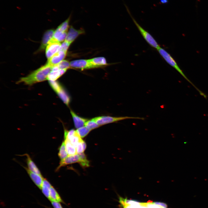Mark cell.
<instances>
[{
  "instance_id": "obj_1",
  "label": "cell",
  "mask_w": 208,
  "mask_h": 208,
  "mask_svg": "<svg viewBox=\"0 0 208 208\" xmlns=\"http://www.w3.org/2000/svg\"><path fill=\"white\" fill-rule=\"evenodd\" d=\"M53 67L47 63L44 65L32 72L27 76L21 78L18 83H23L31 86L37 83L47 80L49 74Z\"/></svg>"
},
{
  "instance_id": "obj_2",
  "label": "cell",
  "mask_w": 208,
  "mask_h": 208,
  "mask_svg": "<svg viewBox=\"0 0 208 208\" xmlns=\"http://www.w3.org/2000/svg\"><path fill=\"white\" fill-rule=\"evenodd\" d=\"M126 10L131 18L133 22L140 33L147 42L152 47L158 49L160 47L153 37L147 31L142 27L137 22L132 15L128 7L124 4Z\"/></svg>"
},
{
  "instance_id": "obj_3",
  "label": "cell",
  "mask_w": 208,
  "mask_h": 208,
  "mask_svg": "<svg viewBox=\"0 0 208 208\" xmlns=\"http://www.w3.org/2000/svg\"><path fill=\"white\" fill-rule=\"evenodd\" d=\"M157 50L161 56L168 64L179 72L183 77L192 85L196 89H197L198 88L194 85L187 78L182 70L180 68L175 60L167 51L160 47Z\"/></svg>"
},
{
  "instance_id": "obj_4",
  "label": "cell",
  "mask_w": 208,
  "mask_h": 208,
  "mask_svg": "<svg viewBox=\"0 0 208 208\" xmlns=\"http://www.w3.org/2000/svg\"><path fill=\"white\" fill-rule=\"evenodd\" d=\"M138 119L144 120V118L140 117L128 116L118 117L103 116L94 118L91 120L99 125H102L127 119Z\"/></svg>"
},
{
  "instance_id": "obj_5",
  "label": "cell",
  "mask_w": 208,
  "mask_h": 208,
  "mask_svg": "<svg viewBox=\"0 0 208 208\" xmlns=\"http://www.w3.org/2000/svg\"><path fill=\"white\" fill-rule=\"evenodd\" d=\"M60 42H49L46 50V57L49 60L55 53L59 51L61 46Z\"/></svg>"
},
{
  "instance_id": "obj_6",
  "label": "cell",
  "mask_w": 208,
  "mask_h": 208,
  "mask_svg": "<svg viewBox=\"0 0 208 208\" xmlns=\"http://www.w3.org/2000/svg\"><path fill=\"white\" fill-rule=\"evenodd\" d=\"M53 29H50L47 31L43 36L40 46L37 51V53L43 51L47 46L49 41L52 38L54 33Z\"/></svg>"
},
{
  "instance_id": "obj_7",
  "label": "cell",
  "mask_w": 208,
  "mask_h": 208,
  "mask_svg": "<svg viewBox=\"0 0 208 208\" xmlns=\"http://www.w3.org/2000/svg\"><path fill=\"white\" fill-rule=\"evenodd\" d=\"M66 53V52L63 51H58L48 60L47 63L52 67L57 65L64 59Z\"/></svg>"
},
{
  "instance_id": "obj_8",
  "label": "cell",
  "mask_w": 208,
  "mask_h": 208,
  "mask_svg": "<svg viewBox=\"0 0 208 208\" xmlns=\"http://www.w3.org/2000/svg\"><path fill=\"white\" fill-rule=\"evenodd\" d=\"M80 157L78 154L72 155H68L66 158L61 160L60 164L56 169L58 170L62 167L75 163L79 162Z\"/></svg>"
},
{
  "instance_id": "obj_9",
  "label": "cell",
  "mask_w": 208,
  "mask_h": 208,
  "mask_svg": "<svg viewBox=\"0 0 208 208\" xmlns=\"http://www.w3.org/2000/svg\"><path fill=\"white\" fill-rule=\"evenodd\" d=\"M71 67L84 69L92 68L88 60H80L73 61L70 63Z\"/></svg>"
},
{
  "instance_id": "obj_10",
  "label": "cell",
  "mask_w": 208,
  "mask_h": 208,
  "mask_svg": "<svg viewBox=\"0 0 208 208\" xmlns=\"http://www.w3.org/2000/svg\"><path fill=\"white\" fill-rule=\"evenodd\" d=\"M66 70L60 69L56 65L53 66L51 71L48 75L47 80L49 81H55L63 75Z\"/></svg>"
},
{
  "instance_id": "obj_11",
  "label": "cell",
  "mask_w": 208,
  "mask_h": 208,
  "mask_svg": "<svg viewBox=\"0 0 208 208\" xmlns=\"http://www.w3.org/2000/svg\"><path fill=\"white\" fill-rule=\"evenodd\" d=\"M83 32V30H76L71 26L67 34L65 41L71 44L79 35Z\"/></svg>"
},
{
  "instance_id": "obj_12",
  "label": "cell",
  "mask_w": 208,
  "mask_h": 208,
  "mask_svg": "<svg viewBox=\"0 0 208 208\" xmlns=\"http://www.w3.org/2000/svg\"><path fill=\"white\" fill-rule=\"evenodd\" d=\"M25 168L34 183L38 187L41 189L44 179L41 175L34 172L30 171L28 168L26 167Z\"/></svg>"
},
{
  "instance_id": "obj_13",
  "label": "cell",
  "mask_w": 208,
  "mask_h": 208,
  "mask_svg": "<svg viewBox=\"0 0 208 208\" xmlns=\"http://www.w3.org/2000/svg\"><path fill=\"white\" fill-rule=\"evenodd\" d=\"M92 68L101 67L107 64L105 59L103 57H99L88 60Z\"/></svg>"
},
{
  "instance_id": "obj_14",
  "label": "cell",
  "mask_w": 208,
  "mask_h": 208,
  "mask_svg": "<svg viewBox=\"0 0 208 208\" xmlns=\"http://www.w3.org/2000/svg\"><path fill=\"white\" fill-rule=\"evenodd\" d=\"M67 32L63 31L58 28L55 31L53 36L49 42H60L63 41L66 39Z\"/></svg>"
},
{
  "instance_id": "obj_15",
  "label": "cell",
  "mask_w": 208,
  "mask_h": 208,
  "mask_svg": "<svg viewBox=\"0 0 208 208\" xmlns=\"http://www.w3.org/2000/svg\"><path fill=\"white\" fill-rule=\"evenodd\" d=\"M70 113L72 116L75 127L77 129L83 126L85 123L88 120L86 119L78 116L72 110L70 111Z\"/></svg>"
},
{
  "instance_id": "obj_16",
  "label": "cell",
  "mask_w": 208,
  "mask_h": 208,
  "mask_svg": "<svg viewBox=\"0 0 208 208\" xmlns=\"http://www.w3.org/2000/svg\"><path fill=\"white\" fill-rule=\"evenodd\" d=\"M25 155L27 157L26 161L28 169L34 172L39 174L41 175L40 171L29 155L26 154Z\"/></svg>"
},
{
  "instance_id": "obj_17",
  "label": "cell",
  "mask_w": 208,
  "mask_h": 208,
  "mask_svg": "<svg viewBox=\"0 0 208 208\" xmlns=\"http://www.w3.org/2000/svg\"><path fill=\"white\" fill-rule=\"evenodd\" d=\"M64 141L68 155H72L77 154L76 147L68 140L64 139Z\"/></svg>"
},
{
  "instance_id": "obj_18",
  "label": "cell",
  "mask_w": 208,
  "mask_h": 208,
  "mask_svg": "<svg viewBox=\"0 0 208 208\" xmlns=\"http://www.w3.org/2000/svg\"><path fill=\"white\" fill-rule=\"evenodd\" d=\"M49 199L51 201L62 202V200L60 195L54 188L52 186L50 189Z\"/></svg>"
},
{
  "instance_id": "obj_19",
  "label": "cell",
  "mask_w": 208,
  "mask_h": 208,
  "mask_svg": "<svg viewBox=\"0 0 208 208\" xmlns=\"http://www.w3.org/2000/svg\"><path fill=\"white\" fill-rule=\"evenodd\" d=\"M56 93L63 102L66 105H68L70 102V98L62 88V87Z\"/></svg>"
},
{
  "instance_id": "obj_20",
  "label": "cell",
  "mask_w": 208,
  "mask_h": 208,
  "mask_svg": "<svg viewBox=\"0 0 208 208\" xmlns=\"http://www.w3.org/2000/svg\"><path fill=\"white\" fill-rule=\"evenodd\" d=\"M66 139L68 140L75 147L80 142L83 140L76 131L73 135L64 139Z\"/></svg>"
},
{
  "instance_id": "obj_21",
  "label": "cell",
  "mask_w": 208,
  "mask_h": 208,
  "mask_svg": "<svg viewBox=\"0 0 208 208\" xmlns=\"http://www.w3.org/2000/svg\"><path fill=\"white\" fill-rule=\"evenodd\" d=\"M51 187L50 183L46 179H43L41 189L43 194L49 199V198L50 189Z\"/></svg>"
},
{
  "instance_id": "obj_22",
  "label": "cell",
  "mask_w": 208,
  "mask_h": 208,
  "mask_svg": "<svg viewBox=\"0 0 208 208\" xmlns=\"http://www.w3.org/2000/svg\"><path fill=\"white\" fill-rule=\"evenodd\" d=\"M77 154L80 157V161L79 163L81 166L83 168L89 167L90 166L89 161L87 159L85 153L83 152Z\"/></svg>"
},
{
  "instance_id": "obj_23",
  "label": "cell",
  "mask_w": 208,
  "mask_h": 208,
  "mask_svg": "<svg viewBox=\"0 0 208 208\" xmlns=\"http://www.w3.org/2000/svg\"><path fill=\"white\" fill-rule=\"evenodd\" d=\"M58 155L61 160L64 159L68 156L64 141L62 142L59 148Z\"/></svg>"
},
{
  "instance_id": "obj_24",
  "label": "cell",
  "mask_w": 208,
  "mask_h": 208,
  "mask_svg": "<svg viewBox=\"0 0 208 208\" xmlns=\"http://www.w3.org/2000/svg\"><path fill=\"white\" fill-rule=\"evenodd\" d=\"M91 130L85 126L79 128L76 130L77 132L81 138L86 136Z\"/></svg>"
},
{
  "instance_id": "obj_25",
  "label": "cell",
  "mask_w": 208,
  "mask_h": 208,
  "mask_svg": "<svg viewBox=\"0 0 208 208\" xmlns=\"http://www.w3.org/2000/svg\"><path fill=\"white\" fill-rule=\"evenodd\" d=\"M70 17V15L66 20L62 23L57 28L63 31L67 32L69 27V23Z\"/></svg>"
},
{
  "instance_id": "obj_26",
  "label": "cell",
  "mask_w": 208,
  "mask_h": 208,
  "mask_svg": "<svg viewBox=\"0 0 208 208\" xmlns=\"http://www.w3.org/2000/svg\"><path fill=\"white\" fill-rule=\"evenodd\" d=\"M84 126L88 128L90 130L98 128L100 126L95 122L92 120H88L85 123Z\"/></svg>"
},
{
  "instance_id": "obj_27",
  "label": "cell",
  "mask_w": 208,
  "mask_h": 208,
  "mask_svg": "<svg viewBox=\"0 0 208 208\" xmlns=\"http://www.w3.org/2000/svg\"><path fill=\"white\" fill-rule=\"evenodd\" d=\"M86 147V145L84 141L83 140L80 142L76 146L77 153H80L83 152Z\"/></svg>"
},
{
  "instance_id": "obj_28",
  "label": "cell",
  "mask_w": 208,
  "mask_h": 208,
  "mask_svg": "<svg viewBox=\"0 0 208 208\" xmlns=\"http://www.w3.org/2000/svg\"><path fill=\"white\" fill-rule=\"evenodd\" d=\"M60 69H66L69 68L70 63L66 60H63L56 65Z\"/></svg>"
},
{
  "instance_id": "obj_29",
  "label": "cell",
  "mask_w": 208,
  "mask_h": 208,
  "mask_svg": "<svg viewBox=\"0 0 208 208\" xmlns=\"http://www.w3.org/2000/svg\"><path fill=\"white\" fill-rule=\"evenodd\" d=\"M49 83L53 90L57 93L62 88L60 84L55 81H49Z\"/></svg>"
},
{
  "instance_id": "obj_30",
  "label": "cell",
  "mask_w": 208,
  "mask_h": 208,
  "mask_svg": "<svg viewBox=\"0 0 208 208\" xmlns=\"http://www.w3.org/2000/svg\"><path fill=\"white\" fill-rule=\"evenodd\" d=\"M71 44L65 40L61 44L59 51H63L65 52L67 51L70 44Z\"/></svg>"
},
{
  "instance_id": "obj_31",
  "label": "cell",
  "mask_w": 208,
  "mask_h": 208,
  "mask_svg": "<svg viewBox=\"0 0 208 208\" xmlns=\"http://www.w3.org/2000/svg\"><path fill=\"white\" fill-rule=\"evenodd\" d=\"M51 203L54 208H62L59 202L53 201H51Z\"/></svg>"
},
{
  "instance_id": "obj_32",
  "label": "cell",
  "mask_w": 208,
  "mask_h": 208,
  "mask_svg": "<svg viewBox=\"0 0 208 208\" xmlns=\"http://www.w3.org/2000/svg\"><path fill=\"white\" fill-rule=\"evenodd\" d=\"M150 203L152 204L159 205L164 207L167 208V205L166 203L163 202H153Z\"/></svg>"
},
{
  "instance_id": "obj_33",
  "label": "cell",
  "mask_w": 208,
  "mask_h": 208,
  "mask_svg": "<svg viewBox=\"0 0 208 208\" xmlns=\"http://www.w3.org/2000/svg\"><path fill=\"white\" fill-rule=\"evenodd\" d=\"M160 3L163 4H165L167 3L168 2V0H160Z\"/></svg>"
},
{
  "instance_id": "obj_34",
  "label": "cell",
  "mask_w": 208,
  "mask_h": 208,
  "mask_svg": "<svg viewBox=\"0 0 208 208\" xmlns=\"http://www.w3.org/2000/svg\"><path fill=\"white\" fill-rule=\"evenodd\" d=\"M166 208V207H164V208Z\"/></svg>"
}]
</instances>
